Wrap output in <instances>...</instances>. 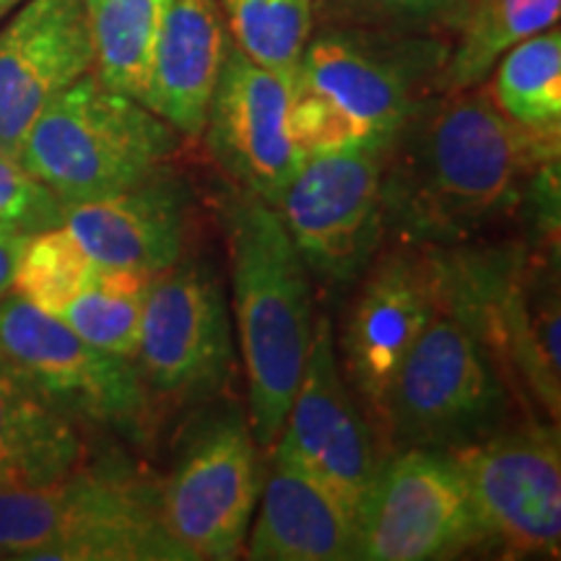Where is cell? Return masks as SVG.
<instances>
[{"label":"cell","mask_w":561,"mask_h":561,"mask_svg":"<svg viewBox=\"0 0 561 561\" xmlns=\"http://www.w3.org/2000/svg\"><path fill=\"white\" fill-rule=\"evenodd\" d=\"M561 140L530 136L486 91L455 89L424 100L398 130L385 161L388 240L462 248L515 219L533 170Z\"/></svg>","instance_id":"6da1fadb"},{"label":"cell","mask_w":561,"mask_h":561,"mask_svg":"<svg viewBox=\"0 0 561 561\" xmlns=\"http://www.w3.org/2000/svg\"><path fill=\"white\" fill-rule=\"evenodd\" d=\"M219 219L250 430L268 453L284 430L312 346L314 284L271 203L229 187L219 201Z\"/></svg>","instance_id":"7a4b0ae2"},{"label":"cell","mask_w":561,"mask_h":561,"mask_svg":"<svg viewBox=\"0 0 561 561\" xmlns=\"http://www.w3.org/2000/svg\"><path fill=\"white\" fill-rule=\"evenodd\" d=\"M445 261L437 310L385 398L377 437L388 453L405 447L455 453L510 424L515 392L489 348L450 250Z\"/></svg>","instance_id":"3957f363"},{"label":"cell","mask_w":561,"mask_h":561,"mask_svg":"<svg viewBox=\"0 0 561 561\" xmlns=\"http://www.w3.org/2000/svg\"><path fill=\"white\" fill-rule=\"evenodd\" d=\"M0 559L182 561L161 525L157 481L117 460L0 489Z\"/></svg>","instance_id":"277c9868"},{"label":"cell","mask_w":561,"mask_h":561,"mask_svg":"<svg viewBox=\"0 0 561 561\" xmlns=\"http://www.w3.org/2000/svg\"><path fill=\"white\" fill-rule=\"evenodd\" d=\"M180 149L182 136L170 123L87 73L39 112L16 159L73 206L140 185L164 172Z\"/></svg>","instance_id":"5b68a950"},{"label":"cell","mask_w":561,"mask_h":561,"mask_svg":"<svg viewBox=\"0 0 561 561\" xmlns=\"http://www.w3.org/2000/svg\"><path fill=\"white\" fill-rule=\"evenodd\" d=\"M483 335L515 398L559 424V248H450Z\"/></svg>","instance_id":"8992f818"},{"label":"cell","mask_w":561,"mask_h":561,"mask_svg":"<svg viewBox=\"0 0 561 561\" xmlns=\"http://www.w3.org/2000/svg\"><path fill=\"white\" fill-rule=\"evenodd\" d=\"M0 348L79 430L110 432L136 447L157 437L161 411L138 364L83 341L16 291L0 297Z\"/></svg>","instance_id":"52a82bcc"},{"label":"cell","mask_w":561,"mask_h":561,"mask_svg":"<svg viewBox=\"0 0 561 561\" xmlns=\"http://www.w3.org/2000/svg\"><path fill=\"white\" fill-rule=\"evenodd\" d=\"M263 455L237 403L187 432L172 471L157 479L161 525L182 561L240 557L261 496Z\"/></svg>","instance_id":"ba28073f"},{"label":"cell","mask_w":561,"mask_h":561,"mask_svg":"<svg viewBox=\"0 0 561 561\" xmlns=\"http://www.w3.org/2000/svg\"><path fill=\"white\" fill-rule=\"evenodd\" d=\"M388 149L359 146L307 157L278 201L280 221L328 299L348 297L388 240L382 198Z\"/></svg>","instance_id":"9c48e42d"},{"label":"cell","mask_w":561,"mask_h":561,"mask_svg":"<svg viewBox=\"0 0 561 561\" xmlns=\"http://www.w3.org/2000/svg\"><path fill=\"white\" fill-rule=\"evenodd\" d=\"M136 364L159 411L208 403L229 388L234 331L227 294L208 263L182 255L151 276Z\"/></svg>","instance_id":"30bf717a"},{"label":"cell","mask_w":561,"mask_h":561,"mask_svg":"<svg viewBox=\"0 0 561 561\" xmlns=\"http://www.w3.org/2000/svg\"><path fill=\"white\" fill-rule=\"evenodd\" d=\"M356 559L437 561L489 551L471 486L447 450L388 453L356 512Z\"/></svg>","instance_id":"8fae6325"},{"label":"cell","mask_w":561,"mask_h":561,"mask_svg":"<svg viewBox=\"0 0 561 561\" xmlns=\"http://www.w3.org/2000/svg\"><path fill=\"white\" fill-rule=\"evenodd\" d=\"M445 271L442 248L385 240L375 261L348 291L335 351L343 377L375 432L380 430L392 377L437 310Z\"/></svg>","instance_id":"7c38bea8"},{"label":"cell","mask_w":561,"mask_h":561,"mask_svg":"<svg viewBox=\"0 0 561 561\" xmlns=\"http://www.w3.org/2000/svg\"><path fill=\"white\" fill-rule=\"evenodd\" d=\"M453 455L471 486L489 551L512 559L559 557V424L549 419L507 424Z\"/></svg>","instance_id":"4fadbf2b"},{"label":"cell","mask_w":561,"mask_h":561,"mask_svg":"<svg viewBox=\"0 0 561 561\" xmlns=\"http://www.w3.org/2000/svg\"><path fill=\"white\" fill-rule=\"evenodd\" d=\"M271 450L320 481L356 517L382 453L375 426L343 377L328 314L314 318L305 371Z\"/></svg>","instance_id":"5bb4252c"},{"label":"cell","mask_w":561,"mask_h":561,"mask_svg":"<svg viewBox=\"0 0 561 561\" xmlns=\"http://www.w3.org/2000/svg\"><path fill=\"white\" fill-rule=\"evenodd\" d=\"M289 83L252 62L229 37L201 138L231 187L273 208L305 161L289 130Z\"/></svg>","instance_id":"9a60e30c"},{"label":"cell","mask_w":561,"mask_h":561,"mask_svg":"<svg viewBox=\"0 0 561 561\" xmlns=\"http://www.w3.org/2000/svg\"><path fill=\"white\" fill-rule=\"evenodd\" d=\"M434 68L430 45H398L367 32L328 30L310 37L291 87L312 91L390 146L424 102L421 79Z\"/></svg>","instance_id":"2e32d148"},{"label":"cell","mask_w":561,"mask_h":561,"mask_svg":"<svg viewBox=\"0 0 561 561\" xmlns=\"http://www.w3.org/2000/svg\"><path fill=\"white\" fill-rule=\"evenodd\" d=\"M91 70L81 0H24L0 30V153L16 157L39 112Z\"/></svg>","instance_id":"e0dca14e"},{"label":"cell","mask_w":561,"mask_h":561,"mask_svg":"<svg viewBox=\"0 0 561 561\" xmlns=\"http://www.w3.org/2000/svg\"><path fill=\"white\" fill-rule=\"evenodd\" d=\"M62 227L100 268L157 276L185 255L191 193L167 167L123 193L66 206Z\"/></svg>","instance_id":"ac0fdd59"},{"label":"cell","mask_w":561,"mask_h":561,"mask_svg":"<svg viewBox=\"0 0 561 561\" xmlns=\"http://www.w3.org/2000/svg\"><path fill=\"white\" fill-rule=\"evenodd\" d=\"M263 462L261 507L250 523L242 557L252 561L356 559V517L335 496L278 453Z\"/></svg>","instance_id":"d6986e66"},{"label":"cell","mask_w":561,"mask_h":561,"mask_svg":"<svg viewBox=\"0 0 561 561\" xmlns=\"http://www.w3.org/2000/svg\"><path fill=\"white\" fill-rule=\"evenodd\" d=\"M229 32L219 0H170L144 104L182 138H201Z\"/></svg>","instance_id":"ffe728a7"},{"label":"cell","mask_w":561,"mask_h":561,"mask_svg":"<svg viewBox=\"0 0 561 561\" xmlns=\"http://www.w3.org/2000/svg\"><path fill=\"white\" fill-rule=\"evenodd\" d=\"M83 460L87 445L79 426L0 348V489L50 483Z\"/></svg>","instance_id":"44dd1931"},{"label":"cell","mask_w":561,"mask_h":561,"mask_svg":"<svg viewBox=\"0 0 561 561\" xmlns=\"http://www.w3.org/2000/svg\"><path fill=\"white\" fill-rule=\"evenodd\" d=\"M94 70L104 87L144 104L153 47L170 0H81Z\"/></svg>","instance_id":"7402d4cb"},{"label":"cell","mask_w":561,"mask_h":561,"mask_svg":"<svg viewBox=\"0 0 561 561\" xmlns=\"http://www.w3.org/2000/svg\"><path fill=\"white\" fill-rule=\"evenodd\" d=\"M489 100L530 136L561 140V32L543 30L517 42L491 68Z\"/></svg>","instance_id":"603a6c76"},{"label":"cell","mask_w":561,"mask_h":561,"mask_svg":"<svg viewBox=\"0 0 561 561\" xmlns=\"http://www.w3.org/2000/svg\"><path fill=\"white\" fill-rule=\"evenodd\" d=\"M561 0H486L468 13L445 62V87L476 89L517 42L559 24Z\"/></svg>","instance_id":"cb8c5ba5"},{"label":"cell","mask_w":561,"mask_h":561,"mask_svg":"<svg viewBox=\"0 0 561 561\" xmlns=\"http://www.w3.org/2000/svg\"><path fill=\"white\" fill-rule=\"evenodd\" d=\"M231 42L291 87L314 26V0H219Z\"/></svg>","instance_id":"d4e9b609"},{"label":"cell","mask_w":561,"mask_h":561,"mask_svg":"<svg viewBox=\"0 0 561 561\" xmlns=\"http://www.w3.org/2000/svg\"><path fill=\"white\" fill-rule=\"evenodd\" d=\"M149 280L146 273L96 265L87 289L58 318L83 341L136 362Z\"/></svg>","instance_id":"484cf974"},{"label":"cell","mask_w":561,"mask_h":561,"mask_svg":"<svg viewBox=\"0 0 561 561\" xmlns=\"http://www.w3.org/2000/svg\"><path fill=\"white\" fill-rule=\"evenodd\" d=\"M96 265L66 227L30 237L21 248L13 291L39 310L60 314L87 289Z\"/></svg>","instance_id":"4316f807"},{"label":"cell","mask_w":561,"mask_h":561,"mask_svg":"<svg viewBox=\"0 0 561 561\" xmlns=\"http://www.w3.org/2000/svg\"><path fill=\"white\" fill-rule=\"evenodd\" d=\"M66 203L45 182L24 170L16 157L0 153V234L30 237L62 227Z\"/></svg>","instance_id":"83f0119b"},{"label":"cell","mask_w":561,"mask_h":561,"mask_svg":"<svg viewBox=\"0 0 561 561\" xmlns=\"http://www.w3.org/2000/svg\"><path fill=\"white\" fill-rule=\"evenodd\" d=\"M348 16L398 30L453 26L460 32L471 3L468 0H341Z\"/></svg>","instance_id":"f1b7e54d"},{"label":"cell","mask_w":561,"mask_h":561,"mask_svg":"<svg viewBox=\"0 0 561 561\" xmlns=\"http://www.w3.org/2000/svg\"><path fill=\"white\" fill-rule=\"evenodd\" d=\"M24 242V237L0 234V297L13 291V273H16V263Z\"/></svg>","instance_id":"f546056e"},{"label":"cell","mask_w":561,"mask_h":561,"mask_svg":"<svg viewBox=\"0 0 561 561\" xmlns=\"http://www.w3.org/2000/svg\"><path fill=\"white\" fill-rule=\"evenodd\" d=\"M21 3H24V0H0V21L9 16L11 11H16Z\"/></svg>","instance_id":"4dcf8cb0"},{"label":"cell","mask_w":561,"mask_h":561,"mask_svg":"<svg viewBox=\"0 0 561 561\" xmlns=\"http://www.w3.org/2000/svg\"><path fill=\"white\" fill-rule=\"evenodd\" d=\"M468 3H471V9H468V13H471L473 9H479L481 3H486V0H468Z\"/></svg>","instance_id":"1f68e13d"}]
</instances>
